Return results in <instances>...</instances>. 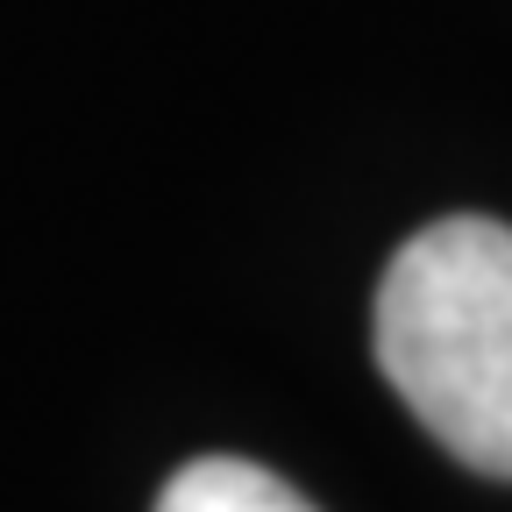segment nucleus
<instances>
[{"label":"nucleus","mask_w":512,"mask_h":512,"mask_svg":"<svg viewBox=\"0 0 512 512\" xmlns=\"http://www.w3.org/2000/svg\"><path fill=\"white\" fill-rule=\"evenodd\" d=\"M370 342L448 456L512 484V228L448 214L406 235L384 264Z\"/></svg>","instance_id":"1"},{"label":"nucleus","mask_w":512,"mask_h":512,"mask_svg":"<svg viewBox=\"0 0 512 512\" xmlns=\"http://www.w3.org/2000/svg\"><path fill=\"white\" fill-rule=\"evenodd\" d=\"M157 512H313L285 477H271L264 463H242V456H200V463H185Z\"/></svg>","instance_id":"2"}]
</instances>
